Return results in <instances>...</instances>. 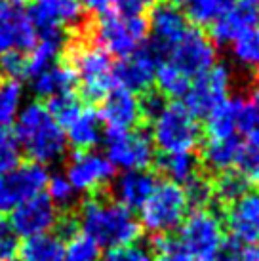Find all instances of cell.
Returning <instances> with one entry per match:
<instances>
[{"mask_svg": "<svg viewBox=\"0 0 259 261\" xmlns=\"http://www.w3.org/2000/svg\"><path fill=\"white\" fill-rule=\"evenodd\" d=\"M94 19V17H92ZM76 33H67V42L59 59L71 67L76 76L79 95L88 105L101 101L115 88L113 82V59L90 37V25Z\"/></svg>", "mask_w": 259, "mask_h": 261, "instance_id": "6da1fadb", "label": "cell"}, {"mask_svg": "<svg viewBox=\"0 0 259 261\" xmlns=\"http://www.w3.org/2000/svg\"><path fill=\"white\" fill-rule=\"evenodd\" d=\"M76 218L82 234L99 248L122 246L141 237V225L132 210L105 196V191L88 195L76 208Z\"/></svg>", "mask_w": 259, "mask_h": 261, "instance_id": "7a4b0ae2", "label": "cell"}, {"mask_svg": "<svg viewBox=\"0 0 259 261\" xmlns=\"http://www.w3.org/2000/svg\"><path fill=\"white\" fill-rule=\"evenodd\" d=\"M15 138L31 162L48 164L63 159L67 152V136L42 101H33L15 124Z\"/></svg>", "mask_w": 259, "mask_h": 261, "instance_id": "3957f363", "label": "cell"}, {"mask_svg": "<svg viewBox=\"0 0 259 261\" xmlns=\"http://www.w3.org/2000/svg\"><path fill=\"white\" fill-rule=\"evenodd\" d=\"M189 204L181 185L160 181L139 208V225L152 234H170L187 218Z\"/></svg>", "mask_w": 259, "mask_h": 261, "instance_id": "277c9868", "label": "cell"}, {"mask_svg": "<svg viewBox=\"0 0 259 261\" xmlns=\"http://www.w3.org/2000/svg\"><path fill=\"white\" fill-rule=\"evenodd\" d=\"M149 33V21L145 17H120L115 12L92 19L90 37L109 56L128 58L143 46Z\"/></svg>", "mask_w": 259, "mask_h": 261, "instance_id": "5b68a950", "label": "cell"}, {"mask_svg": "<svg viewBox=\"0 0 259 261\" xmlns=\"http://www.w3.org/2000/svg\"><path fill=\"white\" fill-rule=\"evenodd\" d=\"M152 145L160 152H193L200 143V126L183 103H168L152 120Z\"/></svg>", "mask_w": 259, "mask_h": 261, "instance_id": "8992f818", "label": "cell"}, {"mask_svg": "<svg viewBox=\"0 0 259 261\" xmlns=\"http://www.w3.org/2000/svg\"><path fill=\"white\" fill-rule=\"evenodd\" d=\"M105 152L107 160L115 168L147 170L154 162V145L151 136L143 130L105 132Z\"/></svg>", "mask_w": 259, "mask_h": 261, "instance_id": "52a82bcc", "label": "cell"}, {"mask_svg": "<svg viewBox=\"0 0 259 261\" xmlns=\"http://www.w3.org/2000/svg\"><path fill=\"white\" fill-rule=\"evenodd\" d=\"M162 61L172 63L189 79L208 73L216 65V48L202 29H191L168 50Z\"/></svg>", "mask_w": 259, "mask_h": 261, "instance_id": "ba28073f", "label": "cell"}, {"mask_svg": "<svg viewBox=\"0 0 259 261\" xmlns=\"http://www.w3.org/2000/svg\"><path fill=\"white\" fill-rule=\"evenodd\" d=\"M48 172L42 164L23 162L0 175V214L14 212L17 206L40 195L48 185Z\"/></svg>", "mask_w": 259, "mask_h": 261, "instance_id": "9c48e42d", "label": "cell"}, {"mask_svg": "<svg viewBox=\"0 0 259 261\" xmlns=\"http://www.w3.org/2000/svg\"><path fill=\"white\" fill-rule=\"evenodd\" d=\"M230 80L232 74L229 67L216 63L208 73L196 76L194 82H191L187 94L183 97V107L194 118H206L219 103H223L229 97Z\"/></svg>", "mask_w": 259, "mask_h": 261, "instance_id": "30bf717a", "label": "cell"}, {"mask_svg": "<svg viewBox=\"0 0 259 261\" xmlns=\"http://www.w3.org/2000/svg\"><path fill=\"white\" fill-rule=\"evenodd\" d=\"M223 225L212 210H194L179 225V242L193 257H204L217 252L223 244Z\"/></svg>", "mask_w": 259, "mask_h": 261, "instance_id": "8fae6325", "label": "cell"}, {"mask_svg": "<svg viewBox=\"0 0 259 261\" xmlns=\"http://www.w3.org/2000/svg\"><path fill=\"white\" fill-rule=\"evenodd\" d=\"M116 168L99 152L94 151H74L67 162V181L74 191H82L94 195L105 191L107 185L115 179Z\"/></svg>", "mask_w": 259, "mask_h": 261, "instance_id": "7c38bea8", "label": "cell"}, {"mask_svg": "<svg viewBox=\"0 0 259 261\" xmlns=\"http://www.w3.org/2000/svg\"><path fill=\"white\" fill-rule=\"evenodd\" d=\"M159 63L160 58L151 48V44H143L132 56L113 65V82L115 86L130 90L134 94H143L151 90Z\"/></svg>", "mask_w": 259, "mask_h": 261, "instance_id": "4fadbf2b", "label": "cell"}, {"mask_svg": "<svg viewBox=\"0 0 259 261\" xmlns=\"http://www.w3.org/2000/svg\"><path fill=\"white\" fill-rule=\"evenodd\" d=\"M151 48L157 51L160 61L164 59L168 50L177 42L189 29L185 14L173 0H159L151 8Z\"/></svg>", "mask_w": 259, "mask_h": 261, "instance_id": "5bb4252c", "label": "cell"}, {"mask_svg": "<svg viewBox=\"0 0 259 261\" xmlns=\"http://www.w3.org/2000/svg\"><path fill=\"white\" fill-rule=\"evenodd\" d=\"M36 44V31L21 6L0 0V54L19 50L29 54Z\"/></svg>", "mask_w": 259, "mask_h": 261, "instance_id": "9a60e30c", "label": "cell"}, {"mask_svg": "<svg viewBox=\"0 0 259 261\" xmlns=\"http://www.w3.org/2000/svg\"><path fill=\"white\" fill-rule=\"evenodd\" d=\"M225 223L238 244H259V193L248 191L227 206Z\"/></svg>", "mask_w": 259, "mask_h": 261, "instance_id": "2e32d148", "label": "cell"}, {"mask_svg": "<svg viewBox=\"0 0 259 261\" xmlns=\"http://www.w3.org/2000/svg\"><path fill=\"white\" fill-rule=\"evenodd\" d=\"M259 25V0H237L210 25V40L225 46Z\"/></svg>", "mask_w": 259, "mask_h": 261, "instance_id": "e0dca14e", "label": "cell"}, {"mask_svg": "<svg viewBox=\"0 0 259 261\" xmlns=\"http://www.w3.org/2000/svg\"><path fill=\"white\" fill-rule=\"evenodd\" d=\"M101 111V122L113 132H130L141 122V109H139V97L137 94L115 86L103 99Z\"/></svg>", "mask_w": 259, "mask_h": 261, "instance_id": "ac0fdd59", "label": "cell"}, {"mask_svg": "<svg viewBox=\"0 0 259 261\" xmlns=\"http://www.w3.org/2000/svg\"><path fill=\"white\" fill-rule=\"evenodd\" d=\"M56 219H58V210L51 204L50 196L44 193L17 206L12 214V225L15 232L23 237H35L51 231Z\"/></svg>", "mask_w": 259, "mask_h": 261, "instance_id": "d6986e66", "label": "cell"}, {"mask_svg": "<svg viewBox=\"0 0 259 261\" xmlns=\"http://www.w3.org/2000/svg\"><path fill=\"white\" fill-rule=\"evenodd\" d=\"M157 185V177L149 170L122 172L113 183L111 198L128 210H139Z\"/></svg>", "mask_w": 259, "mask_h": 261, "instance_id": "ffe728a7", "label": "cell"}, {"mask_svg": "<svg viewBox=\"0 0 259 261\" xmlns=\"http://www.w3.org/2000/svg\"><path fill=\"white\" fill-rule=\"evenodd\" d=\"M33 92L38 99L46 101L61 94H71V92L79 94V84H76V76L71 71V67L58 58V61L46 67L42 73L33 76Z\"/></svg>", "mask_w": 259, "mask_h": 261, "instance_id": "44dd1931", "label": "cell"}, {"mask_svg": "<svg viewBox=\"0 0 259 261\" xmlns=\"http://www.w3.org/2000/svg\"><path fill=\"white\" fill-rule=\"evenodd\" d=\"M103 122L99 113L88 105L80 111V115L67 126V143L74 147V151H92L101 141Z\"/></svg>", "mask_w": 259, "mask_h": 261, "instance_id": "7402d4cb", "label": "cell"}, {"mask_svg": "<svg viewBox=\"0 0 259 261\" xmlns=\"http://www.w3.org/2000/svg\"><path fill=\"white\" fill-rule=\"evenodd\" d=\"M244 151V143L235 136L229 139H208L202 149V162L212 172H229L238 168L240 154Z\"/></svg>", "mask_w": 259, "mask_h": 261, "instance_id": "603a6c76", "label": "cell"}, {"mask_svg": "<svg viewBox=\"0 0 259 261\" xmlns=\"http://www.w3.org/2000/svg\"><path fill=\"white\" fill-rule=\"evenodd\" d=\"M244 97H227L206 116V134L210 139H229L238 132V115Z\"/></svg>", "mask_w": 259, "mask_h": 261, "instance_id": "cb8c5ba5", "label": "cell"}, {"mask_svg": "<svg viewBox=\"0 0 259 261\" xmlns=\"http://www.w3.org/2000/svg\"><path fill=\"white\" fill-rule=\"evenodd\" d=\"M65 242L54 232H42L35 237H27L19 246L21 261H63Z\"/></svg>", "mask_w": 259, "mask_h": 261, "instance_id": "d4e9b609", "label": "cell"}, {"mask_svg": "<svg viewBox=\"0 0 259 261\" xmlns=\"http://www.w3.org/2000/svg\"><path fill=\"white\" fill-rule=\"evenodd\" d=\"M35 4L44 8L67 33H74L86 27L90 23V15L82 10L79 0H35Z\"/></svg>", "mask_w": 259, "mask_h": 261, "instance_id": "484cf974", "label": "cell"}, {"mask_svg": "<svg viewBox=\"0 0 259 261\" xmlns=\"http://www.w3.org/2000/svg\"><path fill=\"white\" fill-rule=\"evenodd\" d=\"M157 166L168 181L177 185H185L198 175V159L194 152H162L157 159Z\"/></svg>", "mask_w": 259, "mask_h": 261, "instance_id": "4316f807", "label": "cell"}, {"mask_svg": "<svg viewBox=\"0 0 259 261\" xmlns=\"http://www.w3.org/2000/svg\"><path fill=\"white\" fill-rule=\"evenodd\" d=\"M187 19L198 27H210L219 15H223L229 6L225 0H173Z\"/></svg>", "mask_w": 259, "mask_h": 261, "instance_id": "83f0119b", "label": "cell"}, {"mask_svg": "<svg viewBox=\"0 0 259 261\" xmlns=\"http://www.w3.org/2000/svg\"><path fill=\"white\" fill-rule=\"evenodd\" d=\"M154 82H157V90L160 94L164 97H173V99L185 97L189 86H191V79L168 61L159 63L157 73H154Z\"/></svg>", "mask_w": 259, "mask_h": 261, "instance_id": "f1b7e54d", "label": "cell"}, {"mask_svg": "<svg viewBox=\"0 0 259 261\" xmlns=\"http://www.w3.org/2000/svg\"><path fill=\"white\" fill-rule=\"evenodd\" d=\"M42 103L61 128H67L80 115V111L84 109L82 99H80V95L76 92L56 95V97H50V99H46Z\"/></svg>", "mask_w": 259, "mask_h": 261, "instance_id": "f546056e", "label": "cell"}, {"mask_svg": "<svg viewBox=\"0 0 259 261\" xmlns=\"http://www.w3.org/2000/svg\"><path fill=\"white\" fill-rule=\"evenodd\" d=\"M248 191H250V181H248L246 174L238 172V170L223 172L214 183V198H219L225 204L235 202Z\"/></svg>", "mask_w": 259, "mask_h": 261, "instance_id": "4dcf8cb0", "label": "cell"}, {"mask_svg": "<svg viewBox=\"0 0 259 261\" xmlns=\"http://www.w3.org/2000/svg\"><path fill=\"white\" fill-rule=\"evenodd\" d=\"M232 56L240 65L259 73V27L246 31L232 40Z\"/></svg>", "mask_w": 259, "mask_h": 261, "instance_id": "1f68e13d", "label": "cell"}, {"mask_svg": "<svg viewBox=\"0 0 259 261\" xmlns=\"http://www.w3.org/2000/svg\"><path fill=\"white\" fill-rule=\"evenodd\" d=\"M48 196H50L51 204L56 206V210L59 212H74L79 208L76 202V191L72 189V185L67 181V177L63 175H54L48 179Z\"/></svg>", "mask_w": 259, "mask_h": 261, "instance_id": "d6a6232c", "label": "cell"}, {"mask_svg": "<svg viewBox=\"0 0 259 261\" xmlns=\"http://www.w3.org/2000/svg\"><path fill=\"white\" fill-rule=\"evenodd\" d=\"M21 101V84L19 80H8L0 86V128H8L14 122Z\"/></svg>", "mask_w": 259, "mask_h": 261, "instance_id": "836d02e7", "label": "cell"}, {"mask_svg": "<svg viewBox=\"0 0 259 261\" xmlns=\"http://www.w3.org/2000/svg\"><path fill=\"white\" fill-rule=\"evenodd\" d=\"M152 244V261H194V257L181 246L177 240L170 239L168 234H154Z\"/></svg>", "mask_w": 259, "mask_h": 261, "instance_id": "e575fe53", "label": "cell"}, {"mask_svg": "<svg viewBox=\"0 0 259 261\" xmlns=\"http://www.w3.org/2000/svg\"><path fill=\"white\" fill-rule=\"evenodd\" d=\"M183 191H185L189 208H194V210L206 208L214 198V183L202 175H194L191 181L185 183Z\"/></svg>", "mask_w": 259, "mask_h": 261, "instance_id": "d590c367", "label": "cell"}, {"mask_svg": "<svg viewBox=\"0 0 259 261\" xmlns=\"http://www.w3.org/2000/svg\"><path fill=\"white\" fill-rule=\"evenodd\" d=\"M21 160V147L12 130L0 128V175L10 172Z\"/></svg>", "mask_w": 259, "mask_h": 261, "instance_id": "8d00e7d4", "label": "cell"}, {"mask_svg": "<svg viewBox=\"0 0 259 261\" xmlns=\"http://www.w3.org/2000/svg\"><path fill=\"white\" fill-rule=\"evenodd\" d=\"M63 261H101L99 246L92 239H88L86 234H79L69 240Z\"/></svg>", "mask_w": 259, "mask_h": 261, "instance_id": "74e56055", "label": "cell"}, {"mask_svg": "<svg viewBox=\"0 0 259 261\" xmlns=\"http://www.w3.org/2000/svg\"><path fill=\"white\" fill-rule=\"evenodd\" d=\"M101 261H152V252L141 242H130L122 246L107 248Z\"/></svg>", "mask_w": 259, "mask_h": 261, "instance_id": "f35d334b", "label": "cell"}, {"mask_svg": "<svg viewBox=\"0 0 259 261\" xmlns=\"http://www.w3.org/2000/svg\"><path fill=\"white\" fill-rule=\"evenodd\" d=\"M259 126V82L252 86L250 95L242 99L240 115H238V132L248 134Z\"/></svg>", "mask_w": 259, "mask_h": 261, "instance_id": "ab89813d", "label": "cell"}, {"mask_svg": "<svg viewBox=\"0 0 259 261\" xmlns=\"http://www.w3.org/2000/svg\"><path fill=\"white\" fill-rule=\"evenodd\" d=\"M0 73L10 80L25 79L27 76V54L19 50L0 54Z\"/></svg>", "mask_w": 259, "mask_h": 261, "instance_id": "60d3db41", "label": "cell"}, {"mask_svg": "<svg viewBox=\"0 0 259 261\" xmlns=\"http://www.w3.org/2000/svg\"><path fill=\"white\" fill-rule=\"evenodd\" d=\"M19 250V234L15 232L12 221L0 214V261L15 259Z\"/></svg>", "mask_w": 259, "mask_h": 261, "instance_id": "b9f144b4", "label": "cell"}, {"mask_svg": "<svg viewBox=\"0 0 259 261\" xmlns=\"http://www.w3.org/2000/svg\"><path fill=\"white\" fill-rule=\"evenodd\" d=\"M168 105L166 103V97L160 94L159 90H147L143 92V95L139 97V109H141V118L145 120H154L157 116L164 111V107Z\"/></svg>", "mask_w": 259, "mask_h": 261, "instance_id": "7bdbcfd3", "label": "cell"}, {"mask_svg": "<svg viewBox=\"0 0 259 261\" xmlns=\"http://www.w3.org/2000/svg\"><path fill=\"white\" fill-rule=\"evenodd\" d=\"M157 0H116L115 12L120 17H145V12L151 10Z\"/></svg>", "mask_w": 259, "mask_h": 261, "instance_id": "ee69618b", "label": "cell"}, {"mask_svg": "<svg viewBox=\"0 0 259 261\" xmlns=\"http://www.w3.org/2000/svg\"><path fill=\"white\" fill-rule=\"evenodd\" d=\"M116 0H79L82 10H86L88 14H95L97 17L107 15L115 10Z\"/></svg>", "mask_w": 259, "mask_h": 261, "instance_id": "f6af8a7d", "label": "cell"}, {"mask_svg": "<svg viewBox=\"0 0 259 261\" xmlns=\"http://www.w3.org/2000/svg\"><path fill=\"white\" fill-rule=\"evenodd\" d=\"M238 261H259V244H250L240 250Z\"/></svg>", "mask_w": 259, "mask_h": 261, "instance_id": "bcb514c9", "label": "cell"}, {"mask_svg": "<svg viewBox=\"0 0 259 261\" xmlns=\"http://www.w3.org/2000/svg\"><path fill=\"white\" fill-rule=\"evenodd\" d=\"M246 177H248V181L253 183V185L257 187V193H259V159L253 162L252 166L248 168V172H246Z\"/></svg>", "mask_w": 259, "mask_h": 261, "instance_id": "7dc6e473", "label": "cell"}, {"mask_svg": "<svg viewBox=\"0 0 259 261\" xmlns=\"http://www.w3.org/2000/svg\"><path fill=\"white\" fill-rule=\"evenodd\" d=\"M246 136H248V143H246V145L250 147L252 151L259 152V126H255V128H253L252 132H248Z\"/></svg>", "mask_w": 259, "mask_h": 261, "instance_id": "c3c4849f", "label": "cell"}, {"mask_svg": "<svg viewBox=\"0 0 259 261\" xmlns=\"http://www.w3.org/2000/svg\"><path fill=\"white\" fill-rule=\"evenodd\" d=\"M4 2H10V4H15V6H21V4H25L27 0H4Z\"/></svg>", "mask_w": 259, "mask_h": 261, "instance_id": "681fc988", "label": "cell"}, {"mask_svg": "<svg viewBox=\"0 0 259 261\" xmlns=\"http://www.w3.org/2000/svg\"><path fill=\"white\" fill-rule=\"evenodd\" d=\"M2 84H4V74L0 73V86H2Z\"/></svg>", "mask_w": 259, "mask_h": 261, "instance_id": "f907efd6", "label": "cell"}]
</instances>
